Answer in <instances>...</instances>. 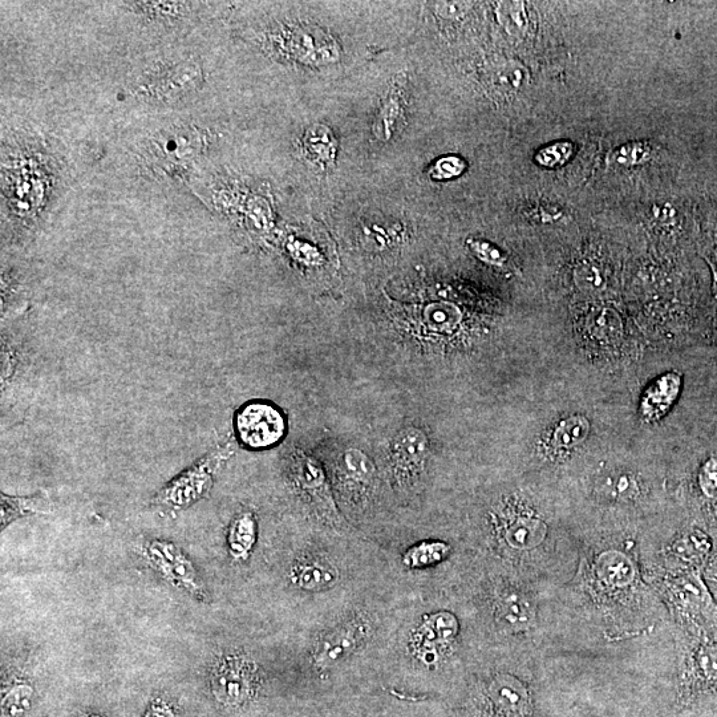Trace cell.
<instances>
[{
  "label": "cell",
  "instance_id": "cell-22",
  "mask_svg": "<svg viewBox=\"0 0 717 717\" xmlns=\"http://www.w3.org/2000/svg\"><path fill=\"white\" fill-rule=\"evenodd\" d=\"M34 688L26 682H16L2 699L3 717H23L30 711Z\"/></svg>",
  "mask_w": 717,
  "mask_h": 717
},
{
  "label": "cell",
  "instance_id": "cell-2",
  "mask_svg": "<svg viewBox=\"0 0 717 717\" xmlns=\"http://www.w3.org/2000/svg\"><path fill=\"white\" fill-rule=\"evenodd\" d=\"M257 686V667L249 656L225 655L210 672V687L221 704L238 707L251 699Z\"/></svg>",
  "mask_w": 717,
  "mask_h": 717
},
{
  "label": "cell",
  "instance_id": "cell-23",
  "mask_svg": "<svg viewBox=\"0 0 717 717\" xmlns=\"http://www.w3.org/2000/svg\"><path fill=\"white\" fill-rule=\"evenodd\" d=\"M342 473L346 480L368 484L374 476V465L363 452L348 449L343 455Z\"/></svg>",
  "mask_w": 717,
  "mask_h": 717
},
{
  "label": "cell",
  "instance_id": "cell-35",
  "mask_svg": "<svg viewBox=\"0 0 717 717\" xmlns=\"http://www.w3.org/2000/svg\"><path fill=\"white\" fill-rule=\"evenodd\" d=\"M144 717H177L172 706L164 700H153Z\"/></svg>",
  "mask_w": 717,
  "mask_h": 717
},
{
  "label": "cell",
  "instance_id": "cell-1",
  "mask_svg": "<svg viewBox=\"0 0 717 717\" xmlns=\"http://www.w3.org/2000/svg\"><path fill=\"white\" fill-rule=\"evenodd\" d=\"M232 456L229 445L217 447L174 477L153 497L152 505L164 513L176 514L209 496L222 465Z\"/></svg>",
  "mask_w": 717,
  "mask_h": 717
},
{
  "label": "cell",
  "instance_id": "cell-16",
  "mask_svg": "<svg viewBox=\"0 0 717 717\" xmlns=\"http://www.w3.org/2000/svg\"><path fill=\"white\" fill-rule=\"evenodd\" d=\"M493 702L501 711L510 715L521 714L528 704V694L520 682L510 676H500L490 687Z\"/></svg>",
  "mask_w": 717,
  "mask_h": 717
},
{
  "label": "cell",
  "instance_id": "cell-36",
  "mask_svg": "<svg viewBox=\"0 0 717 717\" xmlns=\"http://www.w3.org/2000/svg\"><path fill=\"white\" fill-rule=\"evenodd\" d=\"M708 259H710L712 270H714L715 278L717 281V242L714 246L711 247L710 258Z\"/></svg>",
  "mask_w": 717,
  "mask_h": 717
},
{
  "label": "cell",
  "instance_id": "cell-24",
  "mask_svg": "<svg viewBox=\"0 0 717 717\" xmlns=\"http://www.w3.org/2000/svg\"><path fill=\"white\" fill-rule=\"evenodd\" d=\"M651 157V147L643 141L622 145L610 155V160L619 166L640 165Z\"/></svg>",
  "mask_w": 717,
  "mask_h": 717
},
{
  "label": "cell",
  "instance_id": "cell-21",
  "mask_svg": "<svg viewBox=\"0 0 717 717\" xmlns=\"http://www.w3.org/2000/svg\"><path fill=\"white\" fill-rule=\"evenodd\" d=\"M497 20L512 38H524L529 30L528 11L522 2H501L496 8Z\"/></svg>",
  "mask_w": 717,
  "mask_h": 717
},
{
  "label": "cell",
  "instance_id": "cell-20",
  "mask_svg": "<svg viewBox=\"0 0 717 717\" xmlns=\"http://www.w3.org/2000/svg\"><path fill=\"white\" fill-rule=\"evenodd\" d=\"M303 147L307 156L318 164H332L336 155V141L330 129L314 125L306 132Z\"/></svg>",
  "mask_w": 717,
  "mask_h": 717
},
{
  "label": "cell",
  "instance_id": "cell-10",
  "mask_svg": "<svg viewBox=\"0 0 717 717\" xmlns=\"http://www.w3.org/2000/svg\"><path fill=\"white\" fill-rule=\"evenodd\" d=\"M546 534H548V526L544 521L525 514L510 518L502 529V537L509 548L514 550L537 548L545 540Z\"/></svg>",
  "mask_w": 717,
  "mask_h": 717
},
{
  "label": "cell",
  "instance_id": "cell-25",
  "mask_svg": "<svg viewBox=\"0 0 717 717\" xmlns=\"http://www.w3.org/2000/svg\"><path fill=\"white\" fill-rule=\"evenodd\" d=\"M575 285L578 289L587 294H598L605 289V278L602 271L593 263H582L574 273Z\"/></svg>",
  "mask_w": 717,
  "mask_h": 717
},
{
  "label": "cell",
  "instance_id": "cell-29",
  "mask_svg": "<svg viewBox=\"0 0 717 717\" xmlns=\"http://www.w3.org/2000/svg\"><path fill=\"white\" fill-rule=\"evenodd\" d=\"M467 169V162L457 156L441 157L429 170V176L433 180L445 181L461 176Z\"/></svg>",
  "mask_w": 717,
  "mask_h": 717
},
{
  "label": "cell",
  "instance_id": "cell-18",
  "mask_svg": "<svg viewBox=\"0 0 717 717\" xmlns=\"http://www.w3.org/2000/svg\"><path fill=\"white\" fill-rule=\"evenodd\" d=\"M449 553L451 546L443 541H421L404 553L403 565L412 570L427 569L443 562Z\"/></svg>",
  "mask_w": 717,
  "mask_h": 717
},
{
  "label": "cell",
  "instance_id": "cell-28",
  "mask_svg": "<svg viewBox=\"0 0 717 717\" xmlns=\"http://www.w3.org/2000/svg\"><path fill=\"white\" fill-rule=\"evenodd\" d=\"M401 115V104L398 97H391L383 105L382 111L378 120L375 124V135L382 141H388L392 137V132L396 127V121H398Z\"/></svg>",
  "mask_w": 717,
  "mask_h": 717
},
{
  "label": "cell",
  "instance_id": "cell-6",
  "mask_svg": "<svg viewBox=\"0 0 717 717\" xmlns=\"http://www.w3.org/2000/svg\"><path fill=\"white\" fill-rule=\"evenodd\" d=\"M428 455V440L419 429H407L396 437L391 463L399 484H408L423 472Z\"/></svg>",
  "mask_w": 717,
  "mask_h": 717
},
{
  "label": "cell",
  "instance_id": "cell-26",
  "mask_svg": "<svg viewBox=\"0 0 717 717\" xmlns=\"http://www.w3.org/2000/svg\"><path fill=\"white\" fill-rule=\"evenodd\" d=\"M590 328L598 338L614 339L622 331V320L615 311L603 309L591 315Z\"/></svg>",
  "mask_w": 717,
  "mask_h": 717
},
{
  "label": "cell",
  "instance_id": "cell-8",
  "mask_svg": "<svg viewBox=\"0 0 717 717\" xmlns=\"http://www.w3.org/2000/svg\"><path fill=\"white\" fill-rule=\"evenodd\" d=\"M683 378L678 372H667L656 379L643 394L640 413L647 423L662 419L678 400L682 391Z\"/></svg>",
  "mask_w": 717,
  "mask_h": 717
},
{
  "label": "cell",
  "instance_id": "cell-38",
  "mask_svg": "<svg viewBox=\"0 0 717 717\" xmlns=\"http://www.w3.org/2000/svg\"><path fill=\"white\" fill-rule=\"evenodd\" d=\"M716 298H717V281H716Z\"/></svg>",
  "mask_w": 717,
  "mask_h": 717
},
{
  "label": "cell",
  "instance_id": "cell-15",
  "mask_svg": "<svg viewBox=\"0 0 717 717\" xmlns=\"http://www.w3.org/2000/svg\"><path fill=\"white\" fill-rule=\"evenodd\" d=\"M50 500L44 493L34 494L30 497H12L2 493L0 500V529L20 518L50 512Z\"/></svg>",
  "mask_w": 717,
  "mask_h": 717
},
{
  "label": "cell",
  "instance_id": "cell-30",
  "mask_svg": "<svg viewBox=\"0 0 717 717\" xmlns=\"http://www.w3.org/2000/svg\"><path fill=\"white\" fill-rule=\"evenodd\" d=\"M699 485L704 496L717 500V459L711 457L699 472Z\"/></svg>",
  "mask_w": 717,
  "mask_h": 717
},
{
  "label": "cell",
  "instance_id": "cell-27",
  "mask_svg": "<svg viewBox=\"0 0 717 717\" xmlns=\"http://www.w3.org/2000/svg\"><path fill=\"white\" fill-rule=\"evenodd\" d=\"M574 155V145L570 141H557L542 148L536 155V161L544 168H558L565 165Z\"/></svg>",
  "mask_w": 717,
  "mask_h": 717
},
{
  "label": "cell",
  "instance_id": "cell-12",
  "mask_svg": "<svg viewBox=\"0 0 717 717\" xmlns=\"http://www.w3.org/2000/svg\"><path fill=\"white\" fill-rule=\"evenodd\" d=\"M258 525L255 514L245 510L237 514L230 524L228 532V549L230 557L237 562H245L253 553L257 544Z\"/></svg>",
  "mask_w": 717,
  "mask_h": 717
},
{
  "label": "cell",
  "instance_id": "cell-14",
  "mask_svg": "<svg viewBox=\"0 0 717 717\" xmlns=\"http://www.w3.org/2000/svg\"><path fill=\"white\" fill-rule=\"evenodd\" d=\"M595 573L607 586L626 587L634 581L637 570L626 554L610 550L597 559Z\"/></svg>",
  "mask_w": 717,
  "mask_h": 717
},
{
  "label": "cell",
  "instance_id": "cell-11",
  "mask_svg": "<svg viewBox=\"0 0 717 717\" xmlns=\"http://www.w3.org/2000/svg\"><path fill=\"white\" fill-rule=\"evenodd\" d=\"M498 621L512 630H526L534 621L532 603L520 591L505 589L496 598Z\"/></svg>",
  "mask_w": 717,
  "mask_h": 717
},
{
  "label": "cell",
  "instance_id": "cell-31",
  "mask_svg": "<svg viewBox=\"0 0 717 717\" xmlns=\"http://www.w3.org/2000/svg\"><path fill=\"white\" fill-rule=\"evenodd\" d=\"M469 246L481 261L493 266L504 265V254L490 243L480 241V239H472V241H469Z\"/></svg>",
  "mask_w": 717,
  "mask_h": 717
},
{
  "label": "cell",
  "instance_id": "cell-17",
  "mask_svg": "<svg viewBox=\"0 0 717 717\" xmlns=\"http://www.w3.org/2000/svg\"><path fill=\"white\" fill-rule=\"evenodd\" d=\"M489 81L494 91L500 95L513 96L526 87L529 74L521 63L509 60V62L498 64L493 68Z\"/></svg>",
  "mask_w": 717,
  "mask_h": 717
},
{
  "label": "cell",
  "instance_id": "cell-9",
  "mask_svg": "<svg viewBox=\"0 0 717 717\" xmlns=\"http://www.w3.org/2000/svg\"><path fill=\"white\" fill-rule=\"evenodd\" d=\"M291 581L305 591H324L339 582V570L327 558L311 556L299 559L290 573Z\"/></svg>",
  "mask_w": 717,
  "mask_h": 717
},
{
  "label": "cell",
  "instance_id": "cell-4",
  "mask_svg": "<svg viewBox=\"0 0 717 717\" xmlns=\"http://www.w3.org/2000/svg\"><path fill=\"white\" fill-rule=\"evenodd\" d=\"M144 557L166 581L188 591L194 598L206 601L204 582L192 561L168 541L151 540L144 545Z\"/></svg>",
  "mask_w": 717,
  "mask_h": 717
},
{
  "label": "cell",
  "instance_id": "cell-5",
  "mask_svg": "<svg viewBox=\"0 0 717 717\" xmlns=\"http://www.w3.org/2000/svg\"><path fill=\"white\" fill-rule=\"evenodd\" d=\"M371 625L367 618L355 617L323 635L314 648L315 666L328 668L350 658L370 637Z\"/></svg>",
  "mask_w": 717,
  "mask_h": 717
},
{
  "label": "cell",
  "instance_id": "cell-37",
  "mask_svg": "<svg viewBox=\"0 0 717 717\" xmlns=\"http://www.w3.org/2000/svg\"><path fill=\"white\" fill-rule=\"evenodd\" d=\"M87 717H103V716H100V715H89V716H87Z\"/></svg>",
  "mask_w": 717,
  "mask_h": 717
},
{
  "label": "cell",
  "instance_id": "cell-32",
  "mask_svg": "<svg viewBox=\"0 0 717 717\" xmlns=\"http://www.w3.org/2000/svg\"><path fill=\"white\" fill-rule=\"evenodd\" d=\"M698 667L704 679L717 682V647H707L699 652Z\"/></svg>",
  "mask_w": 717,
  "mask_h": 717
},
{
  "label": "cell",
  "instance_id": "cell-19",
  "mask_svg": "<svg viewBox=\"0 0 717 717\" xmlns=\"http://www.w3.org/2000/svg\"><path fill=\"white\" fill-rule=\"evenodd\" d=\"M591 431L590 421L582 415L567 417L554 429L552 436L553 447L558 449H571L585 443Z\"/></svg>",
  "mask_w": 717,
  "mask_h": 717
},
{
  "label": "cell",
  "instance_id": "cell-34",
  "mask_svg": "<svg viewBox=\"0 0 717 717\" xmlns=\"http://www.w3.org/2000/svg\"><path fill=\"white\" fill-rule=\"evenodd\" d=\"M467 10V3H439L436 7L437 14L445 19L459 18Z\"/></svg>",
  "mask_w": 717,
  "mask_h": 717
},
{
  "label": "cell",
  "instance_id": "cell-7",
  "mask_svg": "<svg viewBox=\"0 0 717 717\" xmlns=\"http://www.w3.org/2000/svg\"><path fill=\"white\" fill-rule=\"evenodd\" d=\"M291 477L295 486L301 489L314 504H317L330 518L338 517L334 502L328 490L326 476L317 461L302 452H295L291 459Z\"/></svg>",
  "mask_w": 717,
  "mask_h": 717
},
{
  "label": "cell",
  "instance_id": "cell-13",
  "mask_svg": "<svg viewBox=\"0 0 717 717\" xmlns=\"http://www.w3.org/2000/svg\"><path fill=\"white\" fill-rule=\"evenodd\" d=\"M449 646L451 643L433 627L427 617L413 634V655L425 666L433 667L439 663Z\"/></svg>",
  "mask_w": 717,
  "mask_h": 717
},
{
  "label": "cell",
  "instance_id": "cell-3",
  "mask_svg": "<svg viewBox=\"0 0 717 717\" xmlns=\"http://www.w3.org/2000/svg\"><path fill=\"white\" fill-rule=\"evenodd\" d=\"M239 443L251 451L275 447L286 435V419L274 405L254 401L239 409L236 416Z\"/></svg>",
  "mask_w": 717,
  "mask_h": 717
},
{
  "label": "cell",
  "instance_id": "cell-33",
  "mask_svg": "<svg viewBox=\"0 0 717 717\" xmlns=\"http://www.w3.org/2000/svg\"><path fill=\"white\" fill-rule=\"evenodd\" d=\"M609 488L615 496L627 498L637 492V482L631 476L619 475L611 478Z\"/></svg>",
  "mask_w": 717,
  "mask_h": 717
}]
</instances>
